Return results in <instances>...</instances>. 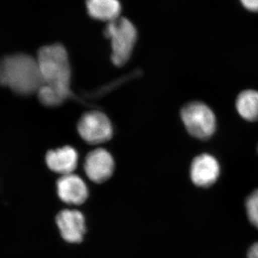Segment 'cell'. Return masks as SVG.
<instances>
[{
    "mask_svg": "<svg viewBox=\"0 0 258 258\" xmlns=\"http://www.w3.org/2000/svg\"><path fill=\"white\" fill-rule=\"evenodd\" d=\"M86 8L91 18L107 23L120 18L121 11L118 0H86Z\"/></svg>",
    "mask_w": 258,
    "mask_h": 258,
    "instance_id": "8fae6325",
    "label": "cell"
},
{
    "mask_svg": "<svg viewBox=\"0 0 258 258\" xmlns=\"http://www.w3.org/2000/svg\"><path fill=\"white\" fill-rule=\"evenodd\" d=\"M43 84L37 58L27 54L7 56L0 60V86L24 96L37 93Z\"/></svg>",
    "mask_w": 258,
    "mask_h": 258,
    "instance_id": "6da1fadb",
    "label": "cell"
},
{
    "mask_svg": "<svg viewBox=\"0 0 258 258\" xmlns=\"http://www.w3.org/2000/svg\"><path fill=\"white\" fill-rule=\"evenodd\" d=\"M104 35L111 41L112 62L118 67L124 66L137 41V28L128 19L120 17L107 24Z\"/></svg>",
    "mask_w": 258,
    "mask_h": 258,
    "instance_id": "3957f363",
    "label": "cell"
},
{
    "mask_svg": "<svg viewBox=\"0 0 258 258\" xmlns=\"http://www.w3.org/2000/svg\"><path fill=\"white\" fill-rule=\"evenodd\" d=\"M181 117L186 130L195 138L206 140L216 130L215 113L202 102H191L185 105L181 109Z\"/></svg>",
    "mask_w": 258,
    "mask_h": 258,
    "instance_id": "277c9868",
    "label": "cell"
},
{
    "mask_svg": "<svg viewBox=\"0 0 258 258\" xmlns=\"http://www.w3.org/2000/svg\"><path fill=\"white\" fill-rule=\"evenodd\" d=\"M57 191L59 198L68 205H81L88 196L87 185L74 173L62 176L57 180Z\"/></svg>",
    "mask_w": 258,
    "mask_h": 258,
    "instance_id": "9c48e42d",
    "label": "cell"
},
{
    "mask_svg": "<svg viewBox=\"0 0 258 258\" xmlns=\"http://www.w3.org/2000/svg\"><path fill=\"white\" fill-rule=\"evenodd\" d=\"M247 257L258 258V242H255L249 247L247 252Z\"/></svg>",
    "mask_w": 258,
    "mask_h": 258,
    "instance_id": "9a60e30c",
    "label": "cell"
},
{
    "mask_svg": "<svg viewBox=\"0 0 258 258\" xmlns=\"http://www.w3.org/2000/svg\"><path fill=\"white\" fill-rule=\"evenodd\" d=\"M236 108L244 120L256 121L258 120V91L246 90L242 91L236 100Z\"/></svg>",
    "mask_w": 258,
    "mask_h": 258,
    "instance_id": "7c38bea8",
    "label": "cell"
},
{
    "mask_svg": "<svg viewBox=\"0 0 258 258\" xmlns=\"http://www.w3.org/2000/svg\"><path fill=\"white\" fill-rule=\"evenodd\" d=\"M56 223L62 238L70 243H79L86 233V221L79 210H64L57 214Z\"/></svg>",
    "mask_w": 258,
    "mask_h": 258,
    "instance_id": "ba28073f",
    "label": "cell"
},
{
    "mask_svg": "<svg viewBox=\"0 0 258 258\" xmlns=\"http://www.w3.org/2000/svg\"><path fill=\"white\" fill-rule=\"evenodd\" d=\"M78 132L85 142L96 145L109 141L113 137V129L106 114L101 111H91L80 118Z\"/></svg>",
    "mask_w": 258,
    "mask_h": 258,
    "instance_id": "5b68a950",
    "label": "cell"
},
{
    "mask_svg": "<svg viewBox=\"0 0 258 258\" xmlns=\"http://www.w3.org/2000/svg\"><path fill=\"white\" fill-rule=\"evenodd\" d=\"M114 160L104 149H97L88 154L84 170L88 179L95 183H102L109 179L114 171Z\"/></svg>",
    "mask_w": 258,
    "mask_h": 258,
    "instance_id": "8992f818",
    "label": "cell"
},
{
    "mask_svg": "<svg viewBox=\"0 0 258 258\" xmlns=\"http://www.w3.org/2000/svg\"><path fill=\"white\" fill-rule=\"evenodd\" d=\"M37 60L43 84L53 89L64 101L71 98V66L63 45L56 43L41 47Z\"/></svg>",
    "mask_w": 258,
    "mask_h": 258,
    "instance_id": "7a4b0ae2",
    "label": "cell"
},
{
    "mask_svg": "<svg viewBox=\"0 0 258 258\" xmlns=\"http://www.w3.org/2000/svg\"><path fill=\"white\" fill-rule=\"evenodd\" d=\"M245 207L249 222L258 230V189L247 197Z\"/></svg>",
    "mask_w": 258,
    "mask_h": 258,
    "instance_id": "4fadbf2b",
    "label": "cell"
},
{
    "mask_svg": "<svg viewBox=\"0 0 258 258\" xmlns=\"http://www.w3.org/2000/svg\"><path fill=\"white\" fill-rule=\"evenodd\" d=\"M49 169L61 175L73 174L79 161V155L74 148L66 146L49 151L45 157Z\"/></svg>",
    "mask_w": 258,
    "mask_h": 258,
    "instance_id": "30bf717a",
    "label": "cell"
},
{
    "mask_svg": "<svg viewBox=\"0 0 258 258\" xmlns=\"http://www.w3.org/2000/svg\"><path fill=\"white\" fill-rule=\"evenodd\" d=\"M246 9L252 12H258V0H240Z\"/></svg>",
    "mask_w": 258,
    "mask_h": 258,
    "instance_id": "5bb4252c",
    "label": "cell"
},
{
    "mask_svg": "<svg viewBox=\"0 0 258 258\" xmlns=\"http://www.w3.org/2000/svg\"><path fill=\"white\" fill-rule=\"evenodd\" d=\"M220 174L218 161L208 154H200L195 157L190 168L191 181L200 187H208L215 184Z\"/></svg>",
    "mask_w": 258,
    "mask_h": 258,
    "instance_id": "52a82bcc",
    "label": "cell"
}]
</instances>
